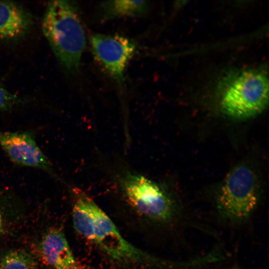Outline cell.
Masks as SVG:
<instances>
[{
  "mask_svg": "<svg viewBox=\"0 0 269 269\" xmlns=\"http://www.w3.org/2000/svg\"><path fill=\"white\" fill-rule=\"evenodd\" d=\"M42 29L62 67L70 73L77 72L86 45L77 4L69 0L50 1L44 14Z\"/></svg>",
  "mask_w": 269,
  "mask_h": 269,
  "instance_id": "7a4b0ae2",
  "label": "cell"
},
{
  "mask_svg": "<svg viewBox=\"0 0 269 269\" xmlns=\"http://www.w3.org/2000/svg\"><path fill=\"white\" fill-rule=\"evenodd\" d=\"M18 98L0 84V112L9 110L18 102Z\"/></svg>",
  "mask_w": 269,
  "mask_h": 269,
  "instance_id": "7c38bea8",
  "label": "cell"
},
{
  "mask_svg": "<svg viewBox=\"0 0 269 269\" xmlns=\"http://www.w3.org/2000/svg\"><path fill=\"white\" fill-rule=\"evenodd\" d=\"M0 147L13 163L56 176L51 163L37 145L32 133L0 132Z\"/></svg>",
  "mask_w": 269,
  "mask_h": 269,
  "instance_id": "52a82bcc",
  "label": "cell"
},
{
  "mask_svg": "<svg viewBox=\"0 0 269 269\" xmlns=\"http://www.w3.org/2000/svg\"><path fill=\"white\" fill-rule=\"evenodd\" d=\"M94 56L117 82L124 81L126 68L136 51V45L129 38L119 34H95L90 38Z\"/></svg>",
  "mask_w": 269,
  "mask_h": 269,
  "instance_id": "8992f818",
  "label": "cell"
},
{
  "mask_svg": "<svg viewBox=\"0 0 269 269\" xmlns=\"http://www.w3.org/2000/svg\"><path fill=\"white\" fill-rule=\"evenodd\" d=\"M36 262L32 255L22 249H12L0 255V269H34Z\"/></svg>",
  "mask_w": 269,
  "mask_h": 269,
  "instance_id": "8fae6325",
  "label": "cell"
},
{
  "mask_svg": "<svg viewBox=\"0 0 269 269\" xmlns=\"http://www.w3.org/2000/svg\"><path fill=\"white\" fill-rule=\"evenodd\" d=\"M121 185L128 202L142 215L161 222L170 221L175 217L172 199L153 181L129 173L122 178Z\"/></svg>",
  "mask_w": 269,
  "mask_h": 269,
  "instance_id": "5b68a950",
  "label": "cell"
},
{
  "mask_svg": "<svg viewBox=\"0 0 269 269\" xmlns=\"http://www.w3.org/2000/svg\"><path fill=\"white\" fill-rule=\"evenodd\" d=\"M268 102V75L260 69H248L238 73L227 81L222 91L220 106L226 116L244 120L260 114Z\"/></svg>",
  "mask_w": 269,
  "mask_h": 269,
  "instance_id": "3957f363",
  "label": "cell"
},
{
  "mask_svg": "<svg viewBox=\"0 0 269 269\" xmlns=\"http://www.w3.org/2000/svg\"><path fill=\"white\" fill-rule=\"evenodd\" d=\"M148 8L145 0H109L100 5L102 15L106 19L141 16L145 14Z\"/></svg>",
  "mask_w": 269,
  "mask_h": 269,
  "instance_id": "30bf717a",
  "label": "cell"
},
{
  "mask_svg": "<svg viewBox=\"0 0 269 269\" xmlns=\"http://www.w3.org/2000/svg\"><path fill=\"white\" fill-rule=\"evenodd\" d=\"M38 250L41 259L51 269H86L75 258L60 229L47 230L42 237Z\"/></svg>",
  "mask_w": 269,
  "mask_h": 269,
  "instance_id": "ba28073f",
  "label": "cell"
},
{
  "mask_svg": "<svg viewBox=\"0 0 269 269\" xmlns=\"http://www.w3.org/2000/svg\"><path fill=\"white\" fill-rule=\"evenodd\" d=\"M230 269H240L238 267H233L231 268Z\"/></svg>",
  "mask_w": 269,
  "mask_h": 269,
  "instance_id": "5bb4252c",
  "label": "cell"
},
{
  "mask_svg": "<svg viewBox=\"0 0 269 269\" xmlns=\"http://www.w3.org/2000/svg\"><path fill=\"white\" fill-rule=\"evenodd\" d=\"M33 23L31 14L21 5L0 0V40H17L29 31Z\"/></svg>",
  "mask_w": 269,
  "mask_h": 269,
  "instance_id": "9c48e42d",
  "label": "cell"
},
{
  "mask_svg": "<svg viewBox=\"0 0 269 269\" xmlns=\"http://www.w3.org/2000/svg\"><path fill=\"white\" fill-rule=\"evenodd\" d=\"M73 192V223L80 235L117 261L169 267V262L155 258L128 242L108 216L85 193L78 189Z\"/></svg>",
  "mask_w": 269,
  "mask_h": 269,
  "instance_id": "6da1fadb",
  "label": "cell"
},
{
  "mask_svg": "<svg viewBox=\"0 0 269 269\" xmlns=\"http://www.w3.org/2000/svg\"><path fill=\"white\" fill-rule=\"evenodd\" d=\"M0 193V237L3 234L5 228L4 214L3 208V197Z\"/></svg>",
  "mask_w": 269,
  "mask_h": 269,
  "instance_id": "4fadbf2b",
  "label": "cell"
},
{
  "mask_svg": "<svg viewBox=\"0 0 269 269\" xmlns=\"http://www.w3.org/2000/svg\"><path fill=\"white\" fill-rule=\"evenodd\" d=\"M257 178L254 171L244 164L237 165L227 175L216 199L222 219L233 224L245 222L259 201Z\"/></svg>",
  "mask_w": 269,
  "mask_h": 269,
  "instance_id": "277c9868",
  "label": "cell"
}]
</instances>
